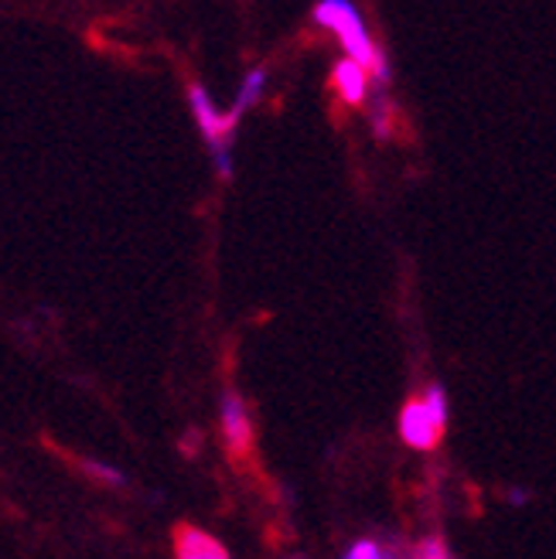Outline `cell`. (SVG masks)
Here are the masks:
<instances>
[{
  "label": "cell",
  "instance_id": "1",
  "mask_svg": "<svg viewBox=\"0 0 556 559\" xmlns=\"http://www.w3.org/2000/svg\"><path fill=\"white\" fill-rule=\"evenodd\" d=\"M315 24L318 27H328L331 35H335L345 48V55H352L355 62H363L369 72H372V86H389V59L382 55V48L372 41L369 27H366V17L358 14V8L352 0H318L315 8Z\"/></svg>",
  "mask_w": 556,
  "mask_h": 559
},
{
  "label": "cell",
  "instance_id": "2",
  "mask_svg": "<svg viewBox=\"0 0 556 559\" xmlns=\"http://www.w3.org/2000/svg\"><path fill=\"white\" fill-rule=\"evenodd\" d=\"M188 103H191V114H194V123H199L205 144L212 147V157L218 154H229L233 147V136H236V127L242 120V114H236V109H215V103L209 99V93L194 82V86L188 90Z\"/></svg>",
  "mask_w": 556,
  "mask_h": 559
},
{
  "label": "cell",
  "instance_id": "3",
  "mask_svg": "<svg viewBox=\"0 0 556 559\" xmlns=\"http://www.w3.org/2000/svg\"><path fill=\"white\" fill-rule=\"evenodd\" d=\"M222 440H226V451L233 457H246L253 451V424H249V413L239 393H222Z\"/></svg>",
  "mask_w": 556,
  "mask_h": 559
},
{
  "label": "cell",
  "instance_id": "4",
  "mask_svg": "<svg viewBox=\"0 0 556 559\" xmlns=\"http://www.w3.org/2000/svg\"><path fill=\"white\" fill-rule=\"evenodd\" d=\"M440 427L437 419L430 416V409L424 406V400H413L403 406L400 413V437L406 447H413V451H430V447H437L440 440Z\"/></svg>",
  "mask_w": 556,
  "mask_h": 559
},
{
  "label": "cell",
  "instance_id": "5",
  "mask_svg": "<svg viewBox=\"0 0 556 559\" xmlns=\"http://www.w3.org/2000/svg\"><path fill=\"white\" fill-rule=\"evenodd\" d=\"M331 90L339 93L342 103L363 106L372 96V72L363 62H355L352 55H345V59H339V66L331 69Z\"/></svg>",
  "mask_w": 556,
  "mask_h": 559
},
{
  "label": "cell",
  "instance_id": "6",
  "mask_svg": "<svg viewBox=\"0 0 556 559\" xmlns=\"http://www.w3.org/2000/svg\"><path fill=\"white\" fill-rule=\"evenodd\" d=\"M175 552L181 559H226L229 556L226 546H222L218 539H212L209 533H202V528H194V525H181L178 528Z\"/></svg>",
  "mask_w": 556,
  "mask_h": 559
},
{
  "label": "cell",
  "instance_id": "7",
  "mask_svg": "<svg viewBox=\"0 0 556 559\" xmlns=\"http://www.w3.org/2000/svg\"><path fill=\"white\" fill-rule=\"evenodd\" d=\"M263 86H267V72H263V69H253V72H249V75L242 79V90H239L236 103H233L236 114H246L249 106H257L260 96H263Z\"/></svg>",
  "mask_w": 556,
  "mask_h": 559
},
{
  "label": "cell",
  "instance_id": "8",
  "mask_svg": "<svg viewBox=\"0 0 556 559\" xmlns=\"http://www.w3.org/2000/svg\"><path fill=\"white\" fill-rule=\"evenodd\" d=\"M386 93V86H372V133L379 136V140H386L389 136V127H393V106H389V99L382 96Z\"/></svg>",
  "mask_w": 556,
  "mask_h": 559
},
{
  "label": "cell",
  "instance_id": "9",
  "mask_svg": "<svg viewBox=\"0 0 556 559\" xmlns=\"http://www.w3.org/2000/svg\"><path fill=\"white\" fill-rule=\"evenodd\" d=\"M424 406L430 409V416L437 419L440 430H448V419H451V403H448V393H443V385H427L424 393Z\"/></svg>",
  "mask_w": 556,
  "mask_h": 559
},
{
  "label": "cell",
  "instance_id": "10",
  "mask_svg": "<svg viewBox=\"0 0 556 559\" xmlns=\"http://www.w3.org/2000/svg\"><path fill=\"white\" fill-rule=\"evenodd\" d=\"M82 467H86V471L93 474V478H99V481H106V485H114V488H123V485H127V478H123V474H120V471H114V467H109V464H96V461H86V464H82Z\"/></svg>",
  "mask_w": 556,
  "mask_h": 559
},
{
  "label": "cell",
  "instance_id": "11",
  "mask_svg": "<svg viewBox=\"0 0 556 559\" xmlns=\"http://www.w3.org/2000/svg\"><path fill=\"white\" fill-rule=\"evenodd\" d=\"M348 559H379L382 556V546L376 539H355L348 549H345Z\"/></svg>",
  "mask_w": 556,
  "mask_h": 559
},
{
  "label": "cell",
  "instance_id": "12",
  "mask_svg": "<svg viewBox=\"0 0 556 559\" xmlns=\"http://www.w3.org/2000/svg\"><path fill=\"white\" fill-rule=\"evenodd\" d=\"M416 556H424V559H443V556H451L448 543H443L440 536H427L421 539V546H416Z\"/></svg>",
  "mask_w": 556,
  "mask_h": 559
}]
</instances>
